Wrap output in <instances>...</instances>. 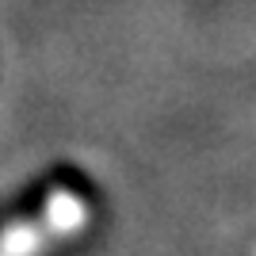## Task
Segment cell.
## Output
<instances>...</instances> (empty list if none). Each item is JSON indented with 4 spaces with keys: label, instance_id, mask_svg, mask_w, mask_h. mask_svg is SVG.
<instances>
[{
    "label": "cell",
    "instance_id": "1",
    "mask_svg": "<svg viewBox=\"0 0 256 256\" xmlns=\"http://www.w3.org/2000/svg\"><path fill=\"white\" fill-rule=\"evenodd\" d=\"M88 214L92 206L73 188H54V195L46 199V210L34 222H20L0 234V256H42L46 245L80 234L88 226Z\"/></svg>",
    "mask_w": 256,
    "mask_h": 256
}]
</instances>
